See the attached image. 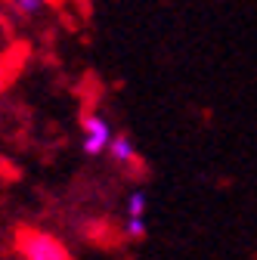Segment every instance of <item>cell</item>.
Wrapping results in <instances>:
<instances>
[{"instance_id": "5", "label": "cell", "mask_w": 257, "mask_h": 260, "mask_svg": "<svg viewBox=\"0 0 257 260\" xmlns=\"http://www.w3.org/2000/svg\"><path fill=\"white\" fill-rule=\"evenodd\" d=\"M127 236L131 239H146V220H127Z\"/></svg>"}, {"instance_id": "3", "label": "cell", "mask_w": 257, "mask_h": 260, "mask_svg": "<svg viewBox=\"0 0 257 260\" xmlns=\"http://www.w3.org/2000/svg\"><path fill=\"white\" fill-rule=\"evenodd\" d=\"M109 155H112V161L115 165H121V168H131V165H137V143L127 137V134H115V140H112V146H109Z\"/></svg>"}, {"instance_id": "4", "label": "cell", "mask_w": 257, "mask_h": 260, "mask_svg": "<svg viewBox=\"0 0 257 260\" xmlns=\"http://www.w3.org/2000/svg\"><path fill=\"white\" fill-rule=\"evenodd\" d=\"M146 211H149V199H146V192H131L127 195V220H146Z\"/></svg>"}, {"instance_id": "7", "label": "cell", "mask_w": 257, "mask_h": 260, "mask_svg": "<svg viewBox=\"0 0 257 260\" xmlns=\"http://www.w3.org/2000/svg\"><path fill=\"white\" fill-rule=\"evenodd\" d=\"M7 69H10V65H7V62H0V87H4V75H7Z\"/></svg>"}, {"instance_id": "6", "label": "cell", "mask_w": 257, "mask_h": 260, "mask_svg": "<svg viewBox=\"0 0 257 260\" xmlns=\"http://www.w3.org/2000/svg\"><path fill=\"white\" fill-rule=\"evenodd\" d=\"M13 10H16V13H31V16H35V13L44 10V4H38V0H22V4H13Z\"/></svg>"}, {"instance_id": "1", "label": "cell", "mask_w": 257, "mask_h": 260, "mask_svg": "<svg viewBox=\"0 0 257 260\" xmlns=\"http://www.w3.org/2000/svg\"><path fill=\"white\" fill-rule=\"evenodd\" d=\"M16 254L19 260H75L69 245L59 236L47 230H35V226H22L16 230Z\"/></svg>"}, {"instance_id": "2", "label": "cell", "mask_w": 257, "mask_h": 260, "mask_svg": "<svg viewBox=\"0 0 257 260\" xmlns=\"http://www.w3.org/2000/svg\"><path fill=\"white\" fill-rule=\"evenodd\" d=\"M81 146H84V152L87 155H103V152H109V146H112V140H115V130H112V124L103 118V115H84V121H81Z\"/></svg>"}]
</instances>
